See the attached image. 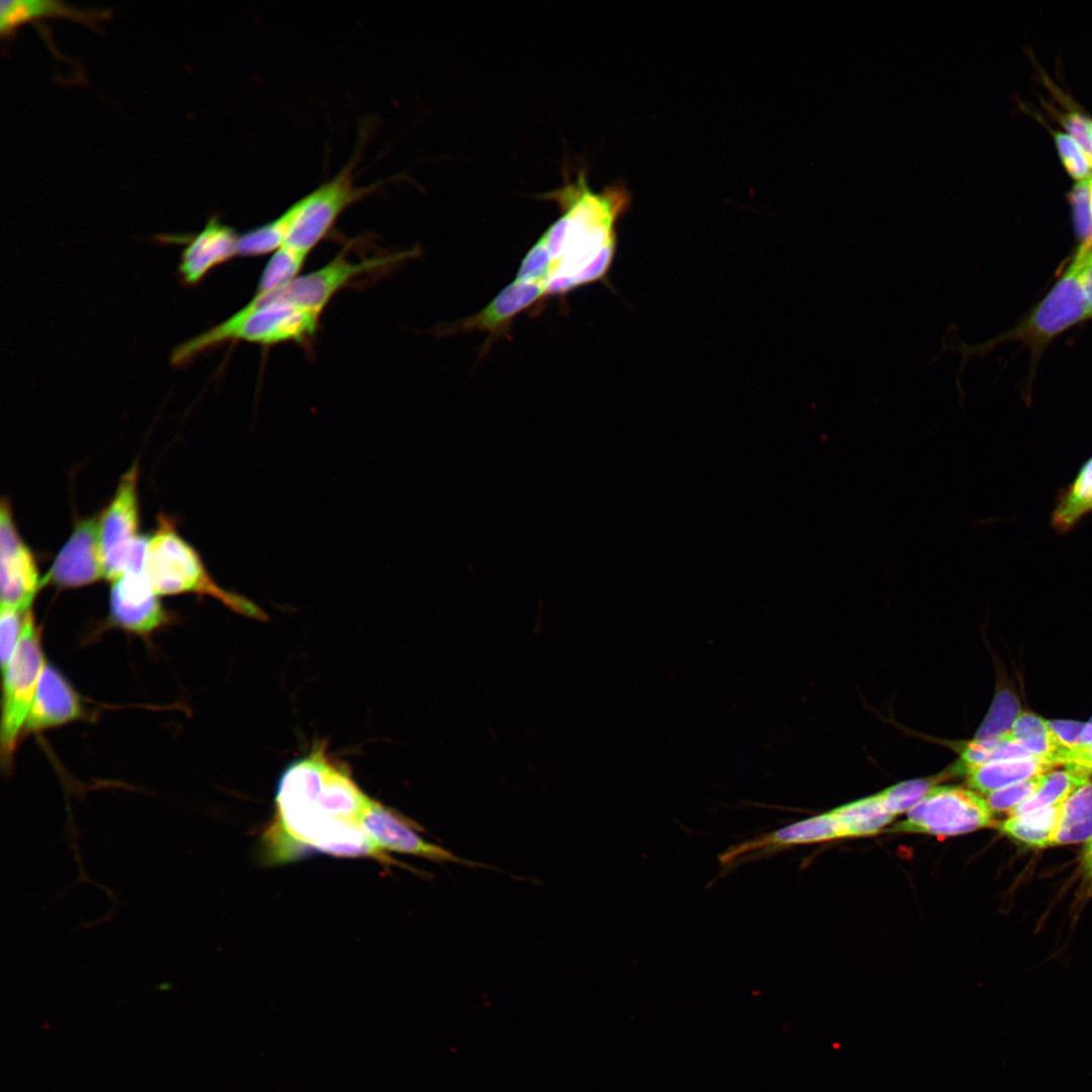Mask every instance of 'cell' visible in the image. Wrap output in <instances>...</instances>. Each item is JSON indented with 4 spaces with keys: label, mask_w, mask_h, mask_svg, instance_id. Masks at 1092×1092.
<instances>
[{
    "label": "cell",
    "mask_w": 1092,
    "mask_h": 1092,
    "mask_svg": "<svg viewBox=\"0 0 1092 1092\" xmlns=\"http://www.w3.org/2000/svg\"><path fill=\"white\" fill-rule=\"evenodd\" d=\"M369 800L348 768L332 758L325 744H315L279 780L275 815L264 834L267 859L284 862L308 851H320L402 867L381 852L366 834L361 816Z\"/></svg>",
    "instance_id": "6da1fadb"
},
{
    "label": "cell",
    "mask_w": 1092,
    "mask_h": 1092,
    "mask_svg": "<svg viewBox=\"0 0 1092 1092\" xmlns=\"http://www.w3.org/2000/svg\"><path fill=\"white\" fill-rule=\"evenodd\" d=\"M543 197L557 203L565 224L564 253L549 278L569 277L572 289L602 279L616 252V223L629 208L630 193L622 185L594 191L579 169Z\"/></svg>",
    "instance_id": "7a4b0ae2"
},
{
    "label": "cell",
    "mask_w": 1092,
    "mask_h": 1092,
    "mask_svg": "<svg viewBox=\"0 0 1092 1092\" xmlns=\"http://www.w3.org/2000/svg\"><path fill=\"white\" fill-rule=\"evenodd\" d=\"M320 314L286 300L275 290L257 292L224 322L177 346L171 363L184 365L197 354L232 340L262 345L299 342L315 332Z\"/></svg>",
    "instance_id": "3957f363"
},
{
    "label": "cell",
    "mask_w": 1092,
    "mask_h": 1092,
    "mask_svg": "<svg viewBox=\"0 0 1092 1092\" xmlns=\"http://www.w3.org/2000/svg\"><path fill=\"white\" fill-rule=\"evenodd\" d=\"M157 526L149 538L144 570L158 596H210L241 615L267 619L266 613L252 601L216 583L199 554L178 534L170 518L162 515Z\"/></svg>",
    "instance_id": "277c9868"
},
{
    "label": "cell",
    "mask_w": 1092,
    "mask_h": 1092,
    "mask_svg": "<svg viewBox=\"0 0 1092 1092\" xmlns=\"http://www.w3.org/2000/svg\"><path fill=\"white\" fill-rule=\"evenodd\" d=\"M44 665L39 630L28 611L16 650L2 672L0 752L4 767L13 759Z\"/></svg>",
    "instance_id": "5b68a950"
},
{
    "label": "cell",
    "mask_w": 1092,
    "mask_h": 1092,
    "mask_svg": "<svg viewBox=\"0 0 1092 1092\" xmlns=\"http://www.w3.org/2000/svg\"><path fill=\"white\" fill-rule=\"evenodd\" d=\"M139 467L136 463L120 478L110 502L98 516L99 539L105 578L113 580L145 568L149 543L139 533Z\"/></svg>",
    "instance_id": "8992f818"
},
{
    "label": "cell",
    "mask_w": 1092,
    "mask_h": 1092,
    "mask_svg": "<svg viewBox=\"0 0 1092 1092\" xmlns=\"http://www.w3.org/2000/svg\"><path fill=\"white\" fill-rule=\"evenodd\" d=\"M356 162L350 161L335 177L281 213L286 223L283 246L306 256L347 207L376 189L377 185L358 187L355 184Z\"/></svg>",
    "instance_id": "52a82bcc"
},
{
    "label": "cell",
    "mask_w": 1092,
    "mask_h": 1092,
    "mask_svg": "<svg viewBox=\"0 0 1092 1092\" xmlns=\"http://www.w3.org/2000/svg\"><path fill=\"white\" fill-rule=\"evenodd\" d=\"M994 824L984 797L954 786L933 787L891 831L953 836Z\"/></svg>",
    "instance_id": "ba28073f"
},
{
    "label": "cell",
    "mask_w": 1092,
    "mask_h": 1092,
    "mask_svg": "<svg viewBox=\"0 0 1092 1092\" xmlns=\"http://www.w3.org/2000/svg\"><path fill=\"white\" fill-rule=\"evenodd\" d=\"M1089 316L1086 296L1079 276V259L1071 263L1045 297L1005 339H1018L1040 348L1056 336Z\"/></svg>",
    "instance_id": "9c48e42d"
},
{
    "label": "cell",
    "mask_w": 1092,
    "mask_h": 1092,
    "mask_svg": "<svg viewBox=\"0 0 1092 1092\" xmlns=\"http://www.w3.org/2000/svg\"><path fill=\"white\" fill-rule=\"evenodd\" d=\"M37 565L31 550L20 537L10 504L1 500L0 507V598L1 607L19 612L30 611L41 585Z\"/></svg>",
    "instance_id": "30bf717a"
},
{
    "label": "cell",
    "mask_w": 1092,
    "mask_h": 1092,
    "mask_svg": "<svg viewBox=\"0 0 1092 1092\" xmlns=\"http://www.w3.org/2000/svg\"><path fill=\"white\" fill-rule=\"evenodd\" d=\"M362 826L373 844L383 853L397 852L423 857L439 863L456 862L469 867L484 864L461 858L448 849L425 840L419 826L392 809L370 799L362 816Z\"/></svg>",
    "instance_id": "8fae6325"
},
{
    "label": "cell",
    "mask_w": 1092,
    "mask_h": 1092,
    "mask_svg": "<svg viewBox=\"0 0 1092 1092\" xmlns=\"http://www.w3.org/2000/svg\"><path fill=\"white\" fill-rule=\"evenodd\" d=\"M105 578L99 539L98 517L77 520L73 532L58 553L41 585L78 587Z\"/></svg>",
    "instance_id": "7c38bea8"
},
{
    "label": "cell",
    "mask_w": 1092,
    "mask_h": 1092,
    "mask_svg": "<svg viewBox=\"0 0 1092 1092\" xmlns=\"http://www.w3.org/2000/svg\"><path fill=\"white\" fill-rule=\"evenodd\" d=\"M547 296V281L523 283L514 281L506 286L484 308L475 314L436 329L438 336L468 332H486L489 339L509 333L516 315Z\"/></svg>",
    "instance_id": "4fadbf2b"
},
{
    "label": "cell",
    "mask_w": 1092,
    "mask_h": 1092,
    "mask_svg": "<svg viewBox=\"0 0 1092 1092\" xmlns=\"http://www.w3.org/2000/svg\"><path fill=\"white\" fill-rule=\"evenodd\" d=\"M109 611L114 624L140 634L158 629L167 620L145 571L124 573L111 581Z\"/></svg>",
    "instance_id": "5bb4252c"
},
{
    "label": "cell",
    "mask_w": 1092,
    "mask_h": 1092,
    "mask_svg": "<svg viewBox=\"0 0 1092 1092\" xmlns=\"http://www.w3.org/2000/svg\"><path fill=\"white\" fill-rule=\"evenodd\" d=\"M83 712L80 697L68 680L57 668L46 664L23 730L57 727L82 718Z\"/></svg>",
    "instance_id": "9a60e30c"
},
{
    "label": "cell",
    "mask_w": 1092,
    "mask_h": 1092,
    "mask_svg": "<svg viewBox=\"0 0 1092 1092\" xmlns=\"http://www.w3.org/2000/svg\"><path fill=\"white\" fill-rule=\"evenodd\" d=\"M239 236L229 225L211 217L194 236L181 255L179 274L187 285H195L214 267L238 255Z\"/></svg>",
    "instance_id": "2e32d148"
},
{
    "label": "cell",
    "mask_w": 1092,
    "mask_h": 1092,
    "mask_svg": "<svg viewBox=\"0 0 1092 1092\" xmlns=\"http://www.w3.org/2000/svg\"><path fill=\"white\" fill-rule=\"evenodd\" d=\"M110 10H84L56 0H1L0 33L8 37L24 22L41 17H64L97 29V22Z\"/></svg>",
    "instance_id": "e0dca14e"
},
{
    "label": "cell",
    "mask_w": 1092,
    "mask_h": 1092,
    "mask_svg": "<svg viewBox=\"0 0 1092 1092\" xmlns=\"http://www.w3.org/2000/svg\"><path fill=\"white\" fill-rule=\"evenodd\" d=\"M1054 767L1042 759L1031 757L991 761L969 768L964 775L971 789L986 795L1034 776L1048 774Z\"/></svg>",
    "instance_id": "ac0fdd59"
},
{
    "label": "cell",
    "mask_w": 1092,
    "mask_h": 1092,
    "mask_svg": "<svg viewBox=\"0 0 1092 1092\" xmlns=\"http://www.w3.org/2000/svg\"><path fill=\"white\" fill-rule=\"evenodd\" d=\"M1092 513V456L1079 468L1074 480L1061 491L1051 524L1060 534L1069 532Z\"/></svg>",
    "instance_id": "d6986e66"
},
{
    "label": "cell",
    "mask_w": 1092,
    "mask_h": 1092,
    "mask_svg": "<svg viewBox=\"0 0 1092 1092\" xmlns=\"http://www.w3.org/2000/svg\"><path fill=\"white\" fill-rule=\"evenodd\" d=\"M1092 778V771L1075 764L1050 771L1042 786L1027 800L1017 806L1009 816L1025 815L1037 810L1062 805L1080 787Z\"/></svg>",
    "instance_id": "ffe728a7"
},
{
    "label": "cell",
    "mask_w": 1092,
    "mask_h": 1092,
    "mask_svg": "<svg viewBox=\"0 0 1092 1092\" xmlns=\"http://www.w3.org/2000/svg\"><path fill=\"white\" fill-rule=\"evenodd\" d=\"M1062 806L1063 804L1025 815L1008 816L998 824V828L1013 840L1032 848L1054 846Z\"/></svg>",
    "instance_id": "44dd1931"
},
{
    "label": "cell",
    "mask_w": 1092,
    "mask_h": 1092,
    "mask_svg": "<svg viewBox=\"0 0 1092 1092\" xmlns=\"http://www.w3.org/2000/svg\"><path fill=\"white\" fill-rule=\"evenodd\" d=\"M1092 838V778L1063 804L1054 846Z\"/></svg>",
    "instance_id": "7402d4cb"
},
{
    "label": "cell",
    "mask_w": 1092,
    "mask_h": 1092,
    "mask_svg": "<svg viewBox=\"0 0 1092 1092\" xmlns=\"http://www.w3.org/2000/svg\"><path fill=\"white\" fill-rule=\"evenodd\" d=\"M845 837L877 834L895 817L883 803L879 793L833 809Z\"/></svg>",
    "instance_id": "603a6c76"
},
{
    "label": "cell",
    "mask_w": 1092,
    "mask_h": 1092,
    "mask_svg": "<svg viewBox=\"0 0 1092 1092\" xmlns=\"http://www.w3.org/2000/svg\"><path fill=\"white\" fill-rule=\"evenodd\" d=\"M1009 738L1021 744L1034 757L1056 767L1055 757L1060 748L1046 720L1033 713L1023 712L1015 720Z\"/></svg>",
    "instance_id": "cb8c5ba5"
},
{
    "label": "cell",
    "mask_w": 1092,
    "mask_h": 1092,
    "mask_svg": "<svg viewBox=\"0 0 1092 1092\" xmlns=\"http://www.w3.org/2000/svg\"><path fill=\"white\" fill-rule=\"evenodd\" d=\"M1021 714L1017 696L1008 689L1000 690L980 725L975 739H1001L1009 736L1010 730Z\"/></svg>",
    "instance_id": "d4e9b609"
},
{
    "label": "cell",
    "mask_w": 1092,
    "mask_h": 1092,
    "mask_svg": "<svg viewBox=\"0 0 1092 1092\" xmlns=\"http://www.w3.org/2000/svg\"><path fill=\"white\" fill-rule=\"evenodd\" d=\"M305 257L286 246L280 247L267 262L257 292H269L294 280L298 277Z\"/></svg>",
    "instance_id": "484cf974"
},
{
    "label": "cell",
    "mask_w": 1092,
    "mask_h": 1092,
    "mask_svg": "<svg viewBox=\"0 0 1092 1092\" xmlns=\"http://www.w3.org/2000/svg\"><path fill=\"white\" fill-rule=\"evenodd\" d=\"M286 223L280 214L271 221L239 236L238 255L257 256L275 252L283 246Z\"/></svg>",
    "instance_id": "4316f807"
},
{
    "label": "cell",
    "mask_w": 1092,
    "mask_h": 1092,
    "mask_svg": "<svg viewBox=\"0 0 1092 1092\" xmlns=\"http://www.w3.org/2000/svg\"><path fill=\"white\" fill-rule=\"evenodd\" d=\"M944 778L938 776L906 781L880 792L879 795L886 808L896 816L909 811Z\"/></svg>",
    "instance_id": "83f0119b"
},
{
    "label": "cell",
    "mask_w": 1092,
    "mask_h": 1092,
    "mask_svg": "<svg viewBox=\"0 0 1092 1092\" xmlns=\"http://www.w3.org/2000/svg\"><path fill=\"white\" fill-rule=\"evenodd\" d=\"M1048 774L1034 776L1027 780L986 794L984 799L992 812H1012L1017 806L1030 798L1044 783Z\"/></svg>",
    "instance_id": "f1b7e54d"
},
{
    "label": "cell",
    "mask_w": 1092,
    "mask_h": 1092,
    "mask_svg": "<svg viewBox=\"0 0 1092 1092\" xmlns=\"http://www.w3.org/2000/svg\"><path fill=\"white\" fill-rule=\"evenodd\" d=\"M1080 245L1092 244V179L1078 182L1068 195Z\"/></svg>",
    "instance_id": "f546056e"
},
{
    "label": "cell",
    "mask_w": 1092,
    "mask_h": 1092,
    "mask_svg": "<svg viewBox=\"0 0 1092 1092\" xmlns=\"http://www.w3.org/2000/svg\"><path fill=\"white\" fill-rule=\"evenodd\" d=\"M552 269V258L542 235L524 257L515 281L523 283L548 281Z\"/></svg>",
    "instance_id": "4dcf8cb0"
},
{
    "label": "cell",
    "mask_w": 1092,
    "mask_h": 1092,
    "mask_svg": "<svg viewBox=\"0 0 1092 1092\" xmlns=\"http://www.w3.org/2000/svg\"><path fill=\"white\" fill-rule=\"evenodd\" d=\"M1054 139L1063 165L1079 182L1092 179V164L1082 148L1067 133L1056 131Z\"/></svg>",
    "instance_id": "1f68e13d"
},
{
    "label": "cell",
    "mask_w": 1092,
    "mask_h": 1092,
    "mask_svg": "<svg viewBox=\"0 0 1092 1092\" xmlns=\"http://www.w3.org/2000/svg\"><path fill=\"white\" fill-rule=\"evenodd\" d=\"M28 612V611H27ZM27 612L1 607L0 613V662L2 672L11 660L23 629Z\"/></svg>",
    "instance_id": "d6a6232c"
},
{
    "label": "cell",
    "mask_w": 1092,
    "mask_h": 1092,
    "mask_svg": "<svg viewBox=\"0 0 1092 1092\" xmlns=\"http://www.w3.org/2000/svg\"><path fill=\"white\" fill-rule=\"evenodd\" d=\"M1046 724L1059 745V750L1079 747L1086 723L1072 720H1048Z\"/></svg>",
    "instance_id": "836d02e7"
},
{
    "label": "cell",
    "mask_w": 1092,
    "mask_h": 1092,
    "mask_svg": "<svg viewBox=\"0 0 1092 1092\" xmlns=\"http://www.w3.org/2000/svg\"><path fill=\"white\" fill-rule=\"evenodd\" d=\"M1061 122L1069 132V135L1082 148L1092 164V154L1088 133L1090 118L1079 112H1070L1062 117Z\"/></svg>",
    "instance_id": "e575fe53"
},
{
    "label": "cell",
    "mask_w": 1092,
    "mask_h": 1092,
    "mask_svg": "<svg viewBox=\"0 0 1092 1092\" xmlns=\"http://www.w3.org/2000/svg\"><path fill=\"white\" fill-rule=\"evenodd\" d=\"M1079 259V276L1083 287L1089 316H1092V244L1080 245L1076 252Z\"/></svg>",
    "instance_id": "d590c367"
},
{
    "label": "cell",
    "mask_w": 1092,
    "mask_h": 1092,
    "mask_svg": "<svg viewBox=\"0 0 1092 1092\" xmlns=\"http://www.w3.org/2000/svg\"><path fill=\"white\" fill-rule=\"evenodd\" d=\"M1055 759L1057 766L1075 764L1092 771V744L1073 749H1061Z\"/></svg>",
    "instance_id": "8d00e7d4"
},
{
    "label": "cell",
    "mask_w": 1092,
    "mask_h": 1092,
    "mask_svg": "<svg viewBox=\"0 0 1092 1092\" xmlns=\"http://www.w3.org/2000/svg\"><path fill=\"white\" fill-rule=\"evenodd\" d=\"M1082 866L1086 876L1092 879V838L1086 842L1084 847Z\"/></svg>",
    "instance_id": "74e56055"
},
{
    "label": "cell",
    "mask_w": 1092,
    "mask_h": 1092,
    "mask_svg": "<svg viewBox=\"0 0 1092 1092\" xmlns=\"http://www.w3.org/2000/svg\"><path fill=\"white\" fill-rule=\"evenodd\" d=\"M1091 744H1092V723L1088 722V723L1085 724V727H1084V729L1082 731V734H1081V737H1080V745H1079V747L1088 746V745H1091Z\"/></svg>",
    "instance_id": "f35d334b"
},
{
    "label": "cell",
    "mask_w": 1092,
    "mask_h": 1092,
    "mask_svg": "<svg viewBox=\"0 0 1092 1092\" xmlns=\"http://www.w3.org/2000/svg\"><path fill=\"white\" fill-rule=\"evenodd\" d=\"M1088 133H1089L1090 148H1091V154H1092V119H1090V122H1089Z\"/></svg>",
    "instance_id": "ab89813d"
},
{
    "label": "cell",
    "mask_w": 1092,
    "mask_h": 1092,
    "mask_svg": "<svg viewBox=\"0 0 1092 1092\" xmlns=\"http://www.w3.org/2000/svg\"><path fill=\"white\" fill-rule=\"evenodd\" d=\"M1089 722H1091V723H1092V717H1091V719H1090V721H1089Z\"/></svg>",
    "instance_id": "60d3db41"
}]
</instances>
